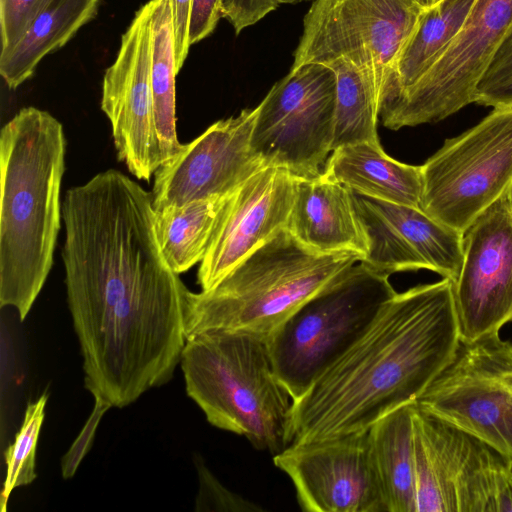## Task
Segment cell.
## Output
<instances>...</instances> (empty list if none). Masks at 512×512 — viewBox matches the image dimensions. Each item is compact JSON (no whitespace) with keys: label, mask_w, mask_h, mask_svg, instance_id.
I'll use <instances>...</instances> for the list:
<instances>
[{"label":"cell","mask_w":512,"mask_h":512,"mask_svg":"<svg viewBox=\"0 0 512 512\" xmlns=\"http://www.w3.org/2000/svg\"><path fill=\"white\" fill-rule=\"evenodd\" d=\"M460 344L453 282L397 293L361 337L296 401L289 445L367 432L416 401Z\"/></svg>","instance_id":"1"},{"label":"cell","mask_w":512,"mask_h":512,"mask_svg":"<svg viewBox=\"0 0 512 512\" xmlns=\"http://www.w3.org/2000/svg\"><path fill=\"white\" fill-rule=\"evenodd\" d=\"M66 140L49 112L26 107L0 133V305L23 321L53 265Z\"/></svg>","instance_id":"2"},{"label":"cell","mask_w":512,"mask_h":512,"mask_svg":"<svg viewBox=\"0 0 512 512\" xmlns=\"http://www.w3.org/2000/svg\"><path fill=\"white\" fill-rule=\"evenodd\" d=\"M180 365L188 396L212 426L273 456L289 446L293 400L276 375L268 340L206 330L187 337Z\"/></svg>","instance_id":"3"},{"label":"cell","mask_w":512,"mask_h":512,"mask_svg":"<svg viewBox=\"0 0 512 512\" xmlns=\"http://www.w3.org/2000/svg\"><path fill=\"white\" fill-rule=\"evenodd\" d=\"M358 261L350 253L314 252L283 229L215 287L189 292L186 337L219 329L269 340L303 304Z\"/></svg>","instance_id":"4"},{"label":"cell","mask_w":512,"mask_h":512,"mask_svg":"<svg viewBox=\"0 0 512 512\" xmlns=\"http://www.w3.org/2000/svg\"><path fill=\"white\" fill-rule=\"evenodd\" d=\"M397 292L389 275L358 261L269 338L276 375L293 401L368 329Z\"/></svg>","instance_id":"5"},{"label":"cell","mask_w":512,"mask_h":512,"mask_svg":"<svg viewBox=\"0 0 512 512\" xmlns=\"http://www.w3.org/2000/svg\"><path fill=\"white\" fill-rule=\"evenodd\" d=\"M421 209L464 232L512 189V107L494 108L421 165Z\"/></svg>","instance_id":"6"},{"label":"cell","mask_w":512,"mask_h":512,"mask_svg":"<svg viewBox=\"0 0 512 512\" xmlns=\"http://www.w3.org/2000/svg\"><path fill=\"white\" fill-rule=\"evenodd\" d=\"M416 512H497L512 461L415 401Z\"/></svg>","instance_id":"7"},{"label":"cell","mask_w":512,"mask_h":512,"mask_svg":"<svg viewBox=\"0 0 512 512\" xmlns=\"http://www.w3.org/2000/svg\"><path fill=\"white\" fill-rule=\"evenodd\" d=\"M337 78L320 63H306L269 90L257 105L251 146L265 166L296 178L320 175L333 151Z\"/></svg>","instance_id":"8"},{"label":"cell","mask_w":512,"mask_h":512,"mask_svg":"<svg viewBox=\"0 0 512 512\" xmlns=\"http://www.w3.org/2000/svg\"><path fill=\"white\" fill-rule=\"evenodd\" d=\"M426 8L422 0H315L292 68L347 59L371 70L382 91Z\"/></svg>","instance_id":"9"},{"label":"cell","mask_w":512,"mask_h":512,"mask_svg":"<svg viewBox=\"0 0 512 512\" xmlns=\"http://www.w3.org/2000/svg\"><path fill=\"white\" fill-rule=\"evenodd\" d=\"M512 31V0H475L460 31L410 87L380 106L386 128L435 123L473 103L478 80Z\"/></svg>","instance_id":"10"},{"label":"cell","mask_w":512,"mask_h":512,"mask_svg":"<svg viewBox=\"0 0 512 512\" xmlns=\"http://www.w3.org/2000/svg\"><path fill=\"white\" fill-rule=\"evenodd\" d=\"M416 403L512 461V343L499 333L460 341Z\"/></svg>","instance_id":"11"},{"label":"cell","mask_w":512,"mask_h":512,"mask_svg":"<svg viewBox=\"0 0 512 512\" xmlns=\"http://www.w3.org/2000/svg\"><path fill=\"white\" fill-rule=\"evenodd\" d=\"M453 294L461 342L499 333L512 322V189L463 232Z\"/></svg>","instance_id":"12"},{"label":"cell","mask_w":512,"mask_h":512,"mask_svg":"<svg viewBox=\"0 0 512 512\" xmlns=\"http://www.w3.org/2000/svg\"><path fill=\"white\" fill-rule=\"evenodd\" d=\"M257 113L258 106L213 123L162 164L154 174V210L226 196L265 168L251 146Z\"/></svg>","instance_id":"13"},{"label":"cell","mask_w":512,"mask_h":512,"mask_svg":"<svg viewBox=\"0 0 512 512\" xmlns=\"http://www.w3.org/2000/svg\"><path fill=\"white\" fill-rule=\"evenodd\" d=\"M306 512H385L367 432L290 444L273 456Z\"/></svg>","instance_id":"14"},{"label":"cell","mask_w":512,"mask_h":512,"mask_svg":"<svg viewBox=\"0 0 512 512\" xmlns=\"http://www.w3.org/2000/svg\"><path fill=\"white\" fill-rule=\"evenodd\" d=\"M152 1L135 13L104 74L101 109L112 128L117 156L129 172L149 182L158 169L153 128Z\"/></svg>","instance_id":"15"},{"label":"cell","mask_w":512,"mask_h":512,"mask_svg":"<svg viewBox=\"0 0 512 512\" xmlns=\"http://www.w3.org/2000/svg\"><path fill=\"white\" fill-rule=\"evenodd\" d=\"M296 181L286 170L266 166L229 194L198 269L202 291L215 287L252 252L286 229Z\"/></svg>","instance_id":"16"},{"label":"cell","mask_w":512,"mask_h":512,"mask_svg":"<svg viewBox=\"0 0 512 512\" xmlns=\"http://www.w3.org/2000/svg\"><path fill=\"white\" fill-rule=\"evenodd\" d=\"M368 252L360 262L390 276L403 271H440L457 257L459 233L421 208L369 198L354 192Z\"/></svg>","instance_id":"17"},{"label":"cell","mask_w":512,"mask_h":512,"mask_svg":"<svg viewBox=\"0 0 512 512\" xmlns=\"http://www.w3.org/2000/svg\"><path fill=\"white\" fill-rule=\"evenodd\" d=\"M286 229L317 253H350L361 261L368 252L354 192L324 172L312 178H297Z\"/></svg>","instance_id":"18"},{"label":"cell","mask_w":512,"mask_h":512,"mask_svg":"<svg viewBox=\"0 0 512 512\" xmlns=\"http://www.w3.org/2000/svg\"><path fill=\"white\" fill-rule=\"evenodd\" d=\"M323 172L357 194L421 208V166L391 158L380 142H358L334 149Z\"/></svg>","instance_id":"19"},{"label":"cell","mask_w":512,"mask_h":512,"mask_svg":"<svg viewBox=\"0 0 512 512\" xmlns=\"http://www.w3.org/2000/svg\"><path fill=\"white\" fill-rule=\"evenodd\" d=\"M415 401L389 412L367 431L385 512H416L413 449Z\"/></svg>","instance_id":"20"},{"label":"cell","mask_w":512,"mask_h":512,"mask_svg":"<svg viewBox=\"0 0 512 512\" xmlns=\"http://www.w3.org/2000/svg\"><path fill=\"white\" fill-rule=\"evenodd\" d=\"M100 0H47L25 35L1 50L0 74L10 89L18 88L40 61L69 42L97 14Z\"/></svg>","instance_id":"21"},{"label":"cell","mask_w":512,"mask_h":512,"mask_svg":"<svg viewBox=\"0 0 512 512\" xmlns=\"http://www.w3.org/2000/svg\"><path fill=\"white\" fill-rule=\"evenodd\" d=\"M475 0H443L427 7L387 78L380 106L413 85L460 31Z\"/></svg>","instance_id":"22"},{"label":"cell","mask_w":512,"mask_h":512,"mask_svg":"<svg viewBox=\"0 0 512 512\" xmlns=\"http://www.w3.org/2000/svg\"><path fill=\"white\" fill-rule=\"evenodd\" d=\"M152 1L151 94L158 168L179 153L176 128V76L178 74L169 0Z\"/></svg>","instance_id":"23"},{"label":"cell","mask_w":512,"mask_h":512,"mask_svg":"<svg viewBox=\"0 0 512 512\" xmlns=\"http://www.w3.org/2000/svg\"><path fill=\"white\" fill-rule=\"evenodd\" d=\"M228 196L210 197L178 207L154 210L157 239L174 272L181 274L202 262Z\"/></svg>","instance_id":"24"},{"label":"cell","mask_w":512,"mask_h":512,"mask_svg":"<svg viewBox=\"0 0 512 512\" xmlns=\"http://www.w3.org/2000/svg\"><path fill=\"white\" fill-rule=\"evenodd\" d=\"M328 66L337 78L333 150L358 142H380L381 90L374 73L343 58Z\"/></svg>","instance_id":"25"},{"label":"cell","mask_w":512,"mask_h":512,"mask_svg":"<svg viewBox=\"0 0 512 512\" xmlns=\"http://www.w3.org/2000/svg\"><path fill=\"white\" fill-rule=\"evenodd\" d=\"M47 393L27 405L24 419L13 443L5 450L6 473L1 492V511L5 512L11 492L36 478L35 459L38 438L45 418Z\"/></svg>","instance_id":"26"},{"label":"cell","mask_w":512,"mask_h":512,"mask_svg":"<svg viewBox=\"0 0 512 512\" xmlns=\"http://www.w3.org/2000/svg\"><path fill=\"white\" fill-rule=\"evenodd\" d=\"M473 102L493 108L512 107V31L478 80Z\"/></svg>","instance_id":"27"},{"label":"cell","mask_w":512,"mask_h":512,"mask_svg":"<svg viewBox=\"0 0 512 512\" xmlns=\"http://www.w3.org/2000/svg\"><path fill=\"white\" fill-rule=\"evenodd\" d=\"M47 0H0L1 50L15 45L27 32Z\"/></svg>","instance_id":"28"},{"label":"cell","mask_w":512,"mask_h":512,"mask_svg":"<svg viewBox=\"0 0 512 512\" xmlns=\"http://www.w3.org/2000/svg\"><path fill=\"white\" fill-rule=\"evenodd\" d=\"M278 6L276 0H220L221 17L229 21L236 34L254 25Z\"/></svg>","instance_id":"29"},{"label":"cell","mask_w":512,"mask_h":512,"mask_svg":"<svg viewBox=\"0 0 512 512\" xmlns=\"http://www.w3.org/2000/svg\"><path fill=\"white\" fill-rule=\"evenodd\" d=\"M111 406L100 399H95V406L93 411L88 418L86 424L84 425L82 431L75 439L74 443L68 450V452L64 455L62 459V475L63 478L68 479L71 478L80 462L88 452L90 445L93 441L94 434L96 428L99 424V421L102 415L109 409Z\"/></svg>","instance_id":"30"},{"label":"cell","mask_w":512,"mask_h":512,"mask_svg":"<svg viewBox=\"0 0 512 512\" xmlns=\"http://www.w3.org/2000/svg\"><path fill=\"white\" fill-rule=\"evenodd\" d=\"M193 0H169L177 70L182 68L190 48L189 31Z\"/></svg>","instance_id":"31"},{"label":"cell","mask_w":512,"mask_h":512,"mask_svg":"<svg viewBox=\"0 0 512 512\" xmlns=\"http://www.w3.org/2000/svg\"><path fill=\"white\" fill-rule=\"evenodd\" d=\"M220 18V0H193L189 31L190 45L209 36Z\"/></svg>","instance_id":"32"},{"label":"cell","mask_w":512,"mask_h":512,"mask_svg":"<svg viewBox=\"0 0 512 512\" xmlns=\"http://www.w3.org/2000/svg\"><path fill=\"white\" fill-rule=\"evenodd\" d=\"M498 512H512V477L500 498Z\"/></svg>","instance_id":"33"},{"label":"cell","mask_w":512,"mask_h":512,"mask_svg":"<svg viewBox=\"0 0 512 512\" xmlns=\"http://www.w3.org/2000/svg\"><path fill=\"white\" fill-rule=\"evenodd\" d=\"M278 4H296L305 0H276Z\"/></svg>","instance_id":"34"},{"label":"cell","mask_w":512,"mask_h":512,"mask_svg":"<svg viewBox=\"0 0 512 512\" xmlns=\"http://www.w3.org/2000/svg\"><path fill=\"white\" fill-rule=\"evenodd\" d=\"M441 1H443V0H425V4L427 7H432L434 5H437Z\"/></svg>","instance_id":"35"},{"label":"cell","mask_w":512,"mask_h":512,"mask_svg":"<svg viewBox=\"0 0 512 512\" xmlns=\"http://www.w3.org/2000/svg\"><path fill=\"white\" fill-rule=\"evenodd\" d=\"M425 3V0H422Z\"/></svg>","instance_id":"36"}]
</instances>
